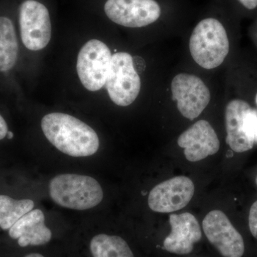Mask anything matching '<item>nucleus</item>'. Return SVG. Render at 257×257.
Wrapping results in <instances>:
<instances>
[{
  "label": "nucleus",
  "mask_w": 257,
  "mask_h": 257,
  "mask_svg": "<svg viewBox=\"0 0 257 257\" xmlns=\"http://www.w3.org/2000/svg\"><path fill=\"white\" fill-rule=\"evenodd\" d=\"M195 187L189 177L179 176L157 184L148 197V205L158 213L180 210L190 202Z\"/></svg>",
  "instance_id": "nucleus-10"
},
{
  "label": "nucleus",
  "mask_w": 257,
  "mask_h": 257,
  "mask_svg": "<svg viewBox=\"0 0 257 257\" xmlns=\"http://www.w3.org/2000/svg\"><path fill=\"white\" fill-rule=\"evenodd\" d=\"M171 89L179 112L187 119L197 118L210 101L209 88L202 79L193 74H177L172 80Z\"/></svg>",
  "instance_id": "nucleus-7"
},
{
  "label": "nucleus",
  "mask_w": 257,
  "mask_h": 257,
  "mask_svg": "<svg viewBox=\"0 0 257 257\" xmlns=\"http://www.w3.org/2000/svg\"><path fill=\"white\" fill-rule=\"evenodd\" d=\"M189 50L192 58L203 68L220 66L229 52V38L222 24L214 18L199 22L191 35Z\"/></svg>",
  "instance_id": "nucleus-3"
},
{
  "label": "nucleus",
  "mask_w": 257,
  "mask_h": 257,
  "mask_svg": "<svg viewBox=\"0 0 257 257\" xmlns=\"http://www.w3.org/2000/svg\"><path fill=\"white\" fill-rule=\"evenodd\" d=\"M255 100H256V105H257V93L256 95V99H255Z\"/></svg>",
  "instance_id": "nucleus-24"
},
{
  "label": "nucleus",
  "mask_w": 257,
  "mask_h": 257,
  "mask_svg": "<svg viewBox=\"0 0 257 257\" xmlns=\"http://www.w3.org/2000/svg\"><path fill=\"white\" fill-rule=\"evenodd\" d=\"M245 124L248 137L257 143V111L251 108L245 114Z\"/></svg>",
  "instance_id": "nucleus-18"
},
{
  "label": "nucleus",
  "mask_w": 257,
  "mask_h": 257,
  "mask_svg": "<svg viewBox=\"0 0 257 257\" xmlns=\"http://www.w3.org/2000/svg\"><path fill=\"white\" fill-rule=\"evenodd\" d=\"M18 42L13 22L0 17V72H7L16 64L18 57Z\"/></svg>",
  "instance_id": "nucleus-16"
},
{
  "label": "nucleus",
  "mask_w": 257,
  "mask_h": 257,
  "mask_svg": "<svg viewBox=\"0 0 257 257\" xmlns=\"http://www.w3.org/2000/svg\"><path fill=\"white\" fill-rule=\"evenodd\" d=\"M105 85L109 97L116 105L126 106L135 101L141 89V79L130 54L117 52L112 55Z\"/></svg>",
  "instance_id": "nucleus-4"
},
{
  "label": "nucleus",
  "mask_w": 257,
  "mask_h": 257,
  "mask_svg": "<svg viewBox=\"0 0 257 257\" xmlns=\"http://www.w3.org/2000/svg\"><path fill=\"white\" fill-rule=\"evenodd\" d=\"M204 234L209 242L224 257H242L244 241L223 211L213 210L202 221Z\"/></svg>",
  "instance_id": "nucleus-9"
},
{
  "label": "nucleus",
  "mask_w": 257,
  "mask_h": 257,
  "mask_svg": "<svg viewBox=\"0 0 257 257\" xmlns=\"http://www.w3.org/2000/svg\"><path fill=\"white\" fill-rule=\"evenodd\" d=\"M24 257H47L45 254L40 252H31L25 255Z\"/></svg>",
  "instance_id": "nucleus-22"
},
{
  "label": "nucleus",
  "mask_w": 257,
  "mask_h": 257,
  "mask_svg": "<svg viewBox=\"0 0 257 257\" xmlns=\"http://www.w3.org/2000/svg\"><path fill=\"white\" fill-rule=\"evenodd\" d=\"M35 207L31 199H15L8 195H0V229L8 230Z\"/></svg>",
  "instance_id": "nucleus-17"
},
{
  "label": "nucleus",
  "mask_w": 257,
  "mask_h": 257,
  "mask_svg": "<svg viewBox=\"0 0 257 257\" xmlns=\"http://www.w3.org/2000/svg\"><path fill=\"white\" fill-rule=\"evenodd\" d=\"M256 183L257 184V177H256Z\"/></svg>",
  "instance_id": "nucleus-25"
},
{
  "label": "nucleus",
  "mask_w": 257,
  "mask_h": 257,
  "mask_svg": "<svg viewBox=\"0 0 257 257\" xmlns=\"http://www.w3.org/2000/svg\"><path fill=\"white\" fill-rule=\"evenodd\" d=\"M8 133V126L4 118L0 115V140H3L7 137Z\"/></svg>",
  "instance_id": "nucleus-20"
},
{
  "label": "nucleus",
  "mask_w": 257,
  "mask_h": 257,
  "mask_svg": "<svg viewBox=\"0 0 257 257\" xmlns=\"http://www.w3.org/2000/svg\"><path fill=\"white\" fill-rule=\"evenodd\" d=\"M90 257H135L126 240L117 235H94L88 244Z\"/></svg>",
  "instance_id": "nucleus-15"
},
{
  "label": "nucleus",
  "mask_w": 257,
  "mask_h": 257,
  "mask_svg": "<svg viewBox=\"0 0 257 257\" xmlns=\"http://www.w3.org/2000/svg\"><path fill=\"white\" fill-rule=\"evenodd\" d=\"M104 12L113 23L130 28L151 25L161 15L160 6L155 0H107Z\"/></svg>",
  "instance_id": "nucleus-8"
},
{
  "label": "nucleus",
  "mask_w": 257,
  "mask_h": 257,
  "mask_svg": "<svg viewBox=\"0 0 257 257\" xmlns=\"http://www.w3.org/2000/svg\"><path fill=\"white\" fill-rule=\"evenodd\" d=\"M111 51L98 40L88 41L79 51L77 70L80 82L87 90L96 92L105 85L110 70Z\"/></svg>",
  "instance_id": "nucleus-5"
},
{
  "label": "nucleus",
  "mask_w": 257,
  "mask_h": 257,
  "mask_svg": "<svg viewBox=\"0 0 257 257\" xmlns=\"http://www.w3.org/2000/svg\"><path fill=\"white\" fill-rule=\"evenodd\" d=\"M251 106L241 99H233L226 105L225 111L226 142L230 148L237 153L253 148L254 142L248 137L245 124V114Z\"/></svg>",
  "instance_id": "nucleus-14"
},
{
  "label": "nucleus",
  "mask_w": 257,
  "mask_h": 257,
  "mask_svg": "<svg viewBox=\"0 0 257 257\" xmlns=\"http://www.w3.org/2000/svg\"><path fill=\"white\" fill-rule=\"evenodd\" d=\"M49 193L57 205L78 211L96 207L104 197L100 184L95 179L76 174L56 176L49 184Z\"/></svg>",
  "instance_id": "nucleus-2"
},
{
  "label": "nucleus",
  "mask_w": 257,
  "mask_h": 257,
  "mask_svg": "<svg viewBox=\"0 0 257 257\" xmlns=\"http://www.w3.org/2000/svg\"><path fill=\"white\" fill-rule=\"evenodd\" d=\"M13 239L20 247L46 246L52 239V232L45 224V216L40 209L27 213L9 229Z\"/></svg>",
  "instance_id": "nucleus-13"
},
{
  "label": "nucleus",
  "mask_w": 257,
  "mask_h": 257,
  "mask_svg": "<svg viewBox=\"0 0 257 257\" xmlns=\"http://www.w3.org/2000/svg\"><path fill=\"white\" fill-rule=\"evenodd\" d=\"M245 8L254 10L257 8V0H238Z\"/></svg>",
  "instance_id": "nucleus-21"
},
{
  "label": "nucleus",
  "mask_w": 257,
  "mask_h": 257,
  "mask_svg": "<svg viewBox=\"0 0 257 257\" xmlns=\"http://www.w3.org/2000/svg\"><path fill=\"white\" fill-rule=\"evenodd\" d=\"M7 137H8V138L9 139V140H11V139H13V137H14V134L12 133V132L8 131V134H7Z\"/></svg>",
  "instance_id": "nucleus-23"
},
{
  "label": "nucleus",
  "mask_w": 257,
  "mask_h": 257,
  "mask_svg": "<svg viewBox=\"0 0 257 257\" xmlns=\"http://www.w3.org/2000/svg\"><path fill=\"white\" fill-rule=\"evenodd\" d=\"M41 127L47 140L69 156H92L99 150V140L96 132L71 115L58 112L45 115Z\"/></svg>",
  "instance_id": "nucleus-1"
},
{
  "label": "nucleus",
  "mask_w": 257,
  "mask_h": 257,
  "mask_svg": "<svg viewBox=\"0 0 257 257\" xmlns=\"http://www.w3.org/2000/svg\"><path fill=\"white\" fill-rule=\"evenodd\" d=\"M20 26L24 45L31 51L41 50L52 36L50 13L45 5L35 0L24 2L20 8Z\"/></svg>",
  "instance_id": "nucleus-6"
},
{
  "label": "nucleus",
  "mask_w": 257,
  "mask_h": 257,
  "mask_svg": "<svg viewBox=\"0 0 257 257\" xmlns=\"http://www.w3.org/2000/svg\"><path fill=\"white\" fill-rule=\"evenodd\" d=\"M248 226L251 234L257 239V201L253 203L250 209Z\"/></svg>",
  "instance_id": "nucleus-19"
},
{
  "label": "nucleus",
  "mask_w": 257,
  "mask_h": 257,
  "mask_svg": "<svg viewBox=\"0 0 257 257\" xmlns=\"http://www.w3.org/2000/svg\"><path fill=\"white\" fill-rule=\"evenodd\" d=\"M171 233L164 241V248L178 255L189 254L194 244L202 239V231L197 218L189 212L170 216Z\"/></svg>",
  "instance_id": "nucleus-12"
},
{
  "label": "nucleus",
  "mask_w": 257,
  "mask_h": 257,
  "mask_svg": "<svg viewBox=\"0 0 257 257\" xmlns=\"http://www.w3.org/2000/svg\"><path fill=\"white\" fill-rule=\"evenodd\" d=\"M177 143L184 149L189 162H195L215 155L220 142L211 125L206 120H199L179 136Z\"/></svg>",
  "instance_id": "nucleus-11"
}]
</instances>
